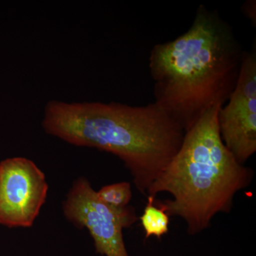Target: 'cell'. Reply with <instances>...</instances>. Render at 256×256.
<instances>
[{
	"label": "cell",
	"mask_w": 256,
	"mask_h": 256,
	"mask_svg": "<svg viewBox=\"0 0 256 256\" xmlns=\"http://www.w3.org/2000/svg\"><path fill=\"white\" fill-rule=\"evenodd\" d=\"M42 126L70 144L117 156L130 172L138 191L146 195L180 150L185 134L156 102L131 106L52 100L45 108Z\"/></svg>",
	"instance_id": "cell-1"
},
{
	"label": "cell",
	"mask_w": 256,
	"mask_h": 256,
	"mask_svg": "<svg viewBox=\"0 0 256 256\" xmlns=\"http://www.w3.org/2000/svg\"><path fill=\"white\" fill-rule=\"evenodd\" d=\"M242 54L230 28L202 6L186 33L152 50L154 102L186 132L205 112L228 100Z\"/></svg>",
	"instance_id": "cell-2"
},
{
	"label": "cell",
	"mask_w": 256,
	"mask_h": 256,
	"mask_svg": "<svg viewBox=\"0 0 256 256\" xmlns=\"http://www.w3.org/2000/svg\"><path fill=\"white\" fill-rule=\"evenodd\" d=\"M222 106L207 110L185 132L180 150L146 194H170L171 198L154 204L170 217L181 218L190 235L210 228L218 214L230 213L236 195L254 176L222 141L217 121Z\"/></svg>",
	"instance_id": "cell-3"
},
{
	"label": "cell",
	"mask_w": 256,
	"mask_h": 256,
	"mask_svg": "<svg viewBox=\"0 0 256 256\" xmlns=\"http://www.w3.org/2000/svg\"><path fill=\"white\" fill-rule=\"evenodd\" d=\"M70 222L90 232L96 252L106 256H129L124 246V229L138 220L132 207L116 208L101 201L84 178L74 184L64 205Z\"/></svg>",
	"instance_id": "cell-4"
},
{
	"label": "cell",
	"mask_w": 256,
	"mask_h": 256,
	"mask_svg": "<svg viewBox=\"0 0 256 256\" xmlns=\"http://www.w3.org/2000/svg\"><path fill=\"white\" fill-rule=\"evenodd\" d=\"M220 138L240 164L256 152V53L244 52L236 84L217 116Z\"/></svg>",
	"instance_id": "cell-5"
},
{
	"label": "cell",
	"mask_w": 256,
	"mask_h": 256,
	"mask_svg": "<svg viewBox=\"0 0 256 256\" xmlns=\"http://www.w3.org/2000/svg\"><path fill=\"white\" fill-rule=\"evenodd\" d=\"M48 192L44 174L24 158L0 163V224L30 227L40 214Z\"/></svg>",
	"instance_id": "cell-6"
},
{
	"label": "cell",
	"mask_w": 256,
	"mask_h": 256,
	"mask_svg": "<svg viewBox=\"0 0 256 256\" xmlns=\"http://www.w3.org/2000/svg\"><path fill=\"white\" fill-rule=\"evenodd\" d=\"M154 202L156 197L148 196L146 206L140 217L146 238L152 236L160 238L169 232L170 216L164 210L156 206Z\"/></svg>",
	"instance_id": "cell-7"
},
{
	"label": "cell",
	"mask_w": 256,
	"mask_h": 256,
	"mask_svg": "<svg viewBox=\"0 0 256 256\" xmlns=\"http://www.w3.org/2000/svg\"><path fill=\"white\" fill-rule=\"evenodd\" d=\"M96 192L101 201L116 208L127 207L132 197L130 183L126 182L106 185Z\"/></svg>",
	"instance_id": "cell-8"
}]
</instances>
